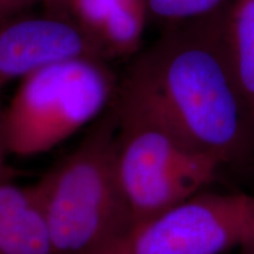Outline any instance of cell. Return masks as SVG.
Masks as SVG:
<instances>
[{
  "mask_svg": "<svg viewBox=\"0 0 254 254\" xmlns=\"http://www.w3.org/2000/svg\"><path fill=\"white\" fill-rule=\"evenodd\" d=\"M225 12L170 28L129 66L112 107L238 165L254 155V125L228 57Z\"/></svg>",
  "mask_w": 254,
  "mask_h": 254,
  "instance_id": "6da1fadb",
  "label": "cell"
},
{
  "mask_svg": "<svg viewBox=\"0 0 254 254\" xmlns=\"http://www.w3.org/2000/svg\"><path fill=\"white\" fill-rule=\"evenodd\" d=\"M32 187L55 254H95L131 228L112 106L80 144Z\"/></svg>",
  "mask_w": 254,
  "mask_h": 254,
  "instance_id": "7a4b0ae2",
  "label": "cell"
},
{
  "mask_svg": "<svg viewBox=\"0 0 254 254\" xmlns=\"http://www.w3.org/2000/svg\"><path fill=\"white\" fill-rule=\"evenodd\" d=\"M118 80L105 59L81 56L40 66L21 79L4 107L12 155L45 154L106 112Z\"/></svg>",
  "mask_w": 254,
  "mask_h": 254,
  "instance_id": "3957f363",
  "label": "cell"
},
{
  "mask_svg": "<svg viewBox=\"0 0 254 254\" xmlns=\"http://www.w3.org/2000/svg\"><path fill=\"white\" fill-rule=\"evenodd\" d=\"M116 116L119 173L133 224L206 190L225 166L221 159L187 147L160 127Z\"/></svg>",
  "mask_w": 254,
  "mask_h": 254,
  "instance_id": "277c9868",
  "label": "cell"
},
{
  "mask_svg": "<svg viewBox=\"0 0 254 254\" xmlns=\"http://www.w3.org/2000/svg\"><path fill=\"white\" fill-rule=\"evenodd\" d=\"M254 231V195L206 190L133 224L95 254H222Z\"/></svg>",
  "mask_w": 254,
  "mask_h": 254,
  "instance_id": "5b68a950",
  "label": "cell"
},
{
  "mask_svg": "<svg viewBox=\"0 0 254 254\" xmlns=\"http://www.w3.org/2000/svg\"><path fill=\"white\" fill-rule=\"evenodd\" d=\"M90 56L103 50L69 15L46 13L0 23V92L12 81L59 59Z\"/></svg>",
  "mask_w": 254,
  "mask_h": 254,
  "instance_id": "8992f818",
  "label": "cell"
},
{
  "mask_svg": "<svg viewBox=\"0 0 254 254\" xmlns=\"http://www.w3.org/2000/svg\"><path fill=\"white\" fill-rule=\"evenodd\" d=\"M67 13L107 58L139 50L148 8L146 0H69Z\"/></svg>",
  "mask_w": 254,
  "mask_h": 254,
  "instance_id": "52a82bcc",
  "label": "cell"
},
{
  "mask_svg": "<svg viewBox=\"0 0 254 254\" xmlns=\"http://www.w3.org/2000/svg\"><path fill=\"white\" fill-rule=\"evenodd\" d=\"M0 254H55L32 185L0 186Z\"/></svg>",
  "mask_w": 254,
  "mask_h": 254,
  "instance_id": "ba28073f",
  "label": "cell"
},
{
  "mask_svg": "<svg viewBox=\"0 0 254 254\" xmlns=\"http://www.w3.org/2000/svg\"><path fill=\"white\" fill-rule=\"evenodd\" d=\"M224 26L232 68L254 125V0L226 6Z\"/></svg>",
  "mask_w": 254,
  "mask_h": 254,
  "instance_id": "9c48e42d",
  "label": "cell"
},
{
  "mask_svg": "<svg viewBox=\"0 0 254 254\" xmlns=\"http://www.w3.org/2000/svg\"><path fill=\"white\" fill-rule=\"evenodd\" d=\"M146 2L148 13L171 23L204 17L224 5V0H146Z\"/></svg>",
  "mask_w": 254,
  "mask_h": 254,
  "instance_id": "30bf717a",
  "label": "cell"
},
{
  "mask_svg": "<svg viewBox=\"0 0 254 254\" xmlns=\"http://www.w3.org/2000/svg\"><path fill=\"white\" fill-rule=\"evenodd\" d=\"M4 105L0 100V186L12 182L14 178V170L9 165L8 158L11 154L4 125Z\"/></svg>",
  "mask_w": 254,
  "mask_h": 254,
  "instance_id": "8fae6325",
  "label": "cell"
},
{
  "mask_svg": "<svg viewBox=\"0 0 254 254\" xmlns=\"http://www.w3.org/2000/svg\"><path fill=\"white\" fill-rule=\"evenodd\" d=\"M34 2H39V0H0V23L19 17Z\"/></svg>",
  "mask_w": 254,
  "mask_h": 254,
  "instance_id": "7c38bea8",
  "label": "cell"
},
{
  "mask_svg": "<svg viewBox=\"0 0 254 254\" xmlns=\"http://www.w3.org/2000/svg\"><path fill=\"white\" fill-rule=\"evenodd\" d=\"M46 8V13L68 15L67 6L69 0H39Z\"/></svg>",
  "mask_w": 254,
  "mask_h": 254,
  "instance_id": "4fadbf2b",
  "label": "cell"
},
{
  "mask_svg": "<svg viewBox=\"0 0 254 254\" xmlns=\"http://www.w3.org/2000/svg\"><path fill=\"white\" fill-rule=\"evenodd\" d=\"M238 249H239L238 254H254V231Z\"/></svg>",
  "mask_w": 254,
  "mask_h": 254,
  "instance_id": "5bb4252c",
  "label": "cell"
}]
</instances>
